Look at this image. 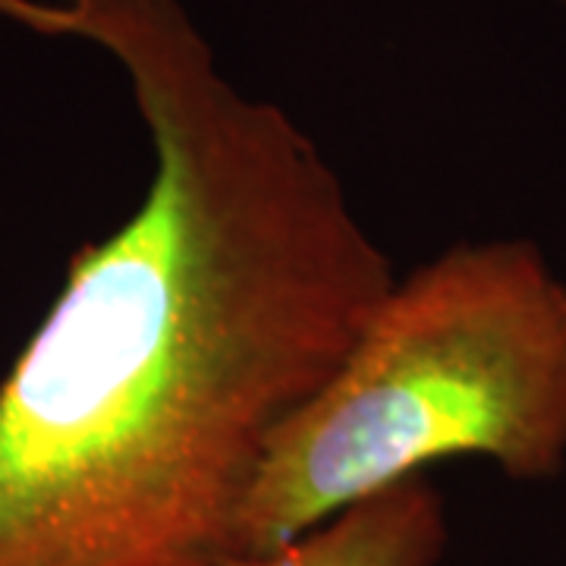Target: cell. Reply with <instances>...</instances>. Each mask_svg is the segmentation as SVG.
<instances>
[{
	"label": "cell",
	"instance_id": "1",
	"mask_svg": "<svg viewBox=\"0 0 566 566\" xmlns=\"http://www.w3.org/2000/svg\"><path fill=\"white\" fill-rule=\"evenodd\" d=\"M126 70L155 177L0 381V566H223L264 447L390 286L318 145L180 0L39 3Z\"/></svg>",
	"mask_w": 566,
	"mask_h": 566
},
{
	"label": "cell",
	"instance_id": "2",
	"mask_svg": "<svg viewBox=\"0 0 566 566\" xmlns=\"http://www.w3.org/2000/svg\"><path fill=\"white\" fill-rule=\"evenodd\" d=\"M457 457L520 482L564 472L566 281L532 240L453 245L394 281L331 381L264 447L240 557Z\"/></svg>",
	"mask_w": 566,
	"mask_h": 566
},
{
	"label": "cell",
	"instance_id": "3",
	"mask_svg": "<svg viewBox=\"0 0 566 566\" xmlns=\"http://www.w3.org/2000/svg\"><path fill=\"white\" fill-rule=\"evenodd\" d=\"M447 535L438 488L416 475L346 506L290 545L223 566H434Z\"/></svg>",
	"mask_w": 566,
	"mask_h": 566
},
{
	"label": "cell",
	"instance_id": "4",
	"mask_svg": "<svg viewBox=\"0 0 566 566\" xmlns=\"http://www.w3.org/2000/svg\"><path fill=\"white\" fill-rule=\"evenodd\" d=\"M29 3H32V0H0V17L22 22L25 10H29Z\"/></svg>",
	"mask_w": 566,
	"mask_h": 566
},
{
	"label": "cell",
	"instance_id": "5",
	"mask_svg": "<svg viewBox=\"0 0 566 566\" xmlns=\"http://www.w3.org/2000/svg\"><path fill=\"white\" fill-rule=\"evenodd\" d=\"M560 3H564V7H566V0H560Z\"/></svg>",
	"mask_w": 566,
	"mask_h": 566
}]
</instances>
